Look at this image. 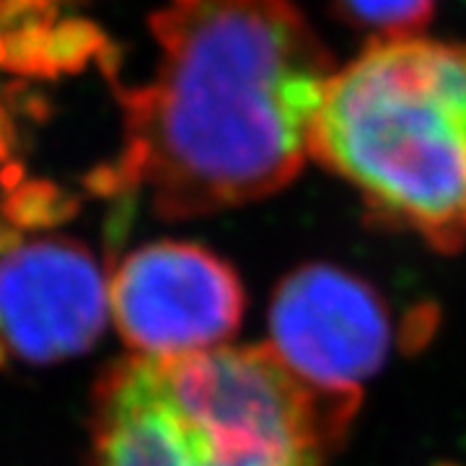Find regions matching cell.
<instances>
[{
    "label": "cell",
    "instance_id": "obj_1",
    "mask_svg": "<svg viewBox=\"0 0 466 466\" xmlns=\"http://www.w3.org/2000/svg\"><path fill=\"white\" fill-rule=\"evenodd\" d=\"M150 32L156 67L119 88L125 143L101 192L187 220L293 182L337 70L309 18L290 0H167Z\"/></svg>",
    "mask_w": 466,
    "mask_h": 466
},
{
    "label": "cell",
    "instance_id": "obj_2",
    "mask_svg": "<svg viewBox=\"0 0 466 466\" xmlns=\"http://www.w3.org/2000/svg\"><path fill=\"white\" fill-rule=\"evenodd\" d=\"M358 407L269 345L130 355L96 383L91 466H329Z\"/></svg>",
    "mask_w": 466,
    "mask_h": 466
},
{
    "label": "cell",
    "instance_id": "obj_3",
    "mask_svg": "<svg viewBox=\"0 0 466 466\" xmlns=\"http://www.w3.org/2000/svg\"><path fill=\"white\" fill-rule=\"evenodd\" d=\"M311 158L389 228L466 249V42L373 39L332 73Z\"/></svg>",
    "mask_w": 466,
    "mask_h": 466
},
{
    "label": "cell",
    "instance_id": "obj_4",
    "mask_svg": "<svg viewBox=\"0 0 466 466\" xmlns=\"http://www.w3.org/2000/svg\"><path fill=\"white\" fill-rule=\"evenodd\" d=\"M116 332L133 355L179 358L231 345L247 290L231 262L198 241L164 238L130 251L109 278Z\"/></svg>",
    "mask_w": 466,
    "mask_h": 466
},
{
    "label": "cell",
    "instance_id": "obj_5",
    "mask_svg": "<svg viewBox=\"0 0 466 466\" xmlns=\"http://www.w3.org/2000/svg\"><path fill=\"white\" fill-rule=\"evenodd\" d=\"M269 348L299 379L324 394L360 400L394 348L383 296L360 275L317 262L288 272L275 288Z\"/></svg>",
    "mask_w": 466,
    "mask_h": 466
},
{
    "label": "cell",
    "instance_id": "obj_6",
    "mask_svg": "<svg viewBox=\"0 0 466 466\" xmlns=\"http://www.w3.org/2000/svg\"><path fill=\"white\" fill-rule=\"evenodd\" d=\"M109 311V278L88 244L0 228V358L47 366L81 355Z\"/></svg>",
    "mask_w": 466,
    "mask_h": 466
},
{
    "label": "cell",
    "instance_id": "obj_7",
    "mask_svg": "<svg viewBox=\"0 0 466 466\" xmlns=\"http://www.w3.org/2000/svg\"><path fill=\"white\" fill-rule=\"evenodd\" d=\"M337 5L350 24L376 39L420 34L435 11V0H337Z\"/></svg>",
    "mask_w": 466,
    "mask_h": 466
},
{
    "label": "cell",
    "instance_id": "obj_8",
    "mask_svg": "<svg viewBox=\"0 0 466 466\" xmlns=\"http://www.w3.org/2000/svg\"><path fill=\"white\" fill-rule=\"evenodd\" d=\"M8 156H11V146H8V137L0 130V171L8 174Z\"/></svg>",
    "mask_w": 466,
    "mask_h": 466
}]
</instances>
